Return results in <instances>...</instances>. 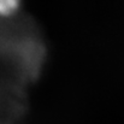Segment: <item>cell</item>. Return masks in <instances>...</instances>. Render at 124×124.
I'll use <instances>...</instances> for the list:
<instances>
[{"label": "cell", "mask_w": 124, "mask_h": 124, "mask_svg": "<svg viewBox=\"0 0 124 124\" xmlns=\"http://www.w3.org/2000/svg\"><path fill=\"white\" fill-rule=\"evenodd\" d=\"M17 7V2L15 1H0V15H7L12 12Z\"/></svg>", "instance_id": "1"}]
</instances>
